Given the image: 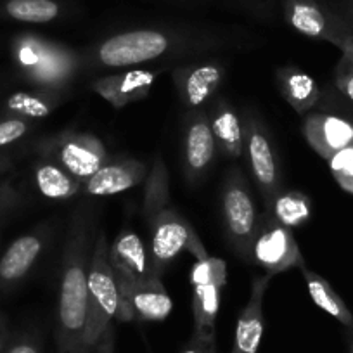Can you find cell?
<instances>
[{
	"mask_svg": "<svg viewBox=\"0 0 353 353\" xmlns=\"http://www.w3.org/2000/svg\"><path fill=\"white\" fill-rule=\"evenodd\" d=\"M110 263L118 288L139 283L154 276L149 263V253L139 234L123 230L110 246Z\"/></svg>",
	"mask_w": 353,
	"mask_h": 353,
	"instance_id": "16",
	"label": "cell"
},
{
	"mask_svg": "<svg viewBox=\"0 0 353 353\" xmlns=\"http://www.w3.org/2000/svg\"><path fill=\"white\" fill-rule=\"evenodd\" d=\"M114 341H117V338H114V327H113V324H111V325H108V329L104 331V334L101 336V339H99V343H97L94 353H114Z\"/></svg>",
	"mask_w": 353,
	"mask_h": 353,
	"instance_id": "35",
	"label": "cell"
},
{
	"mask_svg": "<svg viewBox=\"0 0 353 353\" xmlns=\"http://www.w3.org/2000/svg\"><path fill=\"white\" fill-rule=\"evenodd\" d=\"M50 237L52 230L47 223H42L9 244L0 256V293H11L30 276L42 258Z\"/></svg>",
	"mask_w": 353,
	"mask_h": 353,
	"instance_id": "11",
	"label": "cell"
},
{
	"mask_svg": "<svg viewBox=\"0 0 353 353\" xmlns=\"http://www.w3.org/2000/svg\"><path fill=\"white\" fill-rule=\"evenodd\" d=\"M327 165L339 188L353 194V144L346 145L345 149L331 156Z\"/></svg>",
	"mask_w": 353,
	"mask_h": 353,
	"instance_id": "29",
	"label": "cell"
},
{
	"mask_svg": "<svg viewBox=\"0 0 353 353\" xmlns=\"http://www.w3.org/2000/svg\"><path fill=\"white\" fill-rule=\"evenodd\" d=\"M300 270L305 277V283H307L312 301H314L319 308H322L325 314H329L331 317H334L336 321L341 322L343 325L353 327V314L350 312V308L346 307L343 298L336 293L334 288H332L324 277L319 276L317 272L308 270L307 265L300 267Z\"/></svg>",
	"mask_w": 353,
	"mask_h": 353,
	"instance_id": "25",
	"label": "cell"
},
{
	"mask_svg": "<svg viewBox=\"0 0 353 353\" xmlns=\"http://www.w3.org/2000/svg\"><path fill=\"white\" fill-rule=\"evenodd\" d=\"M243 135L244 156L248 159V166H250L256 189L260 191L265 210L269 208L274 198L284 189L279 161H277L269 134L260 120L248 114L243 123Z\"/></svg>",
	"mask_w": 353,
	"mask_h": 353,
	"instance_id": "10",
	"label": "cell"
},
{
	"mask_svg": "<svg viewBox=\"0 0 353 353\" xmlns=\"http://www.w3.org/2000/svg\"><path fill=\"white\" fill-rule=\"evenodd\" d=\"M148 173V165L139 159L108 161L81 185V192L87 196L120 194L144 182Z\"/></svg>",
	"mask_w": 353,
	"mask_h": 353,
	"instance_id": "19",
	"label": "cell"
},
{
	"mask_svg": "<svg viewBox=\"0 0 353 353\" xmlns=\"http://www.w3.org/2000/svg\"><path fill=\"white\" fill-rule=\"evenodd\" d=\"M110 246L106 232L96 236L88 261V307L81 353H94L108 325L118 321L121 310V294L110 263Z\"/></svg>",
	"mask_w": 353,
	"mask_h": 353,
	"instance_id": "3",
	"label": "cell"
},
{
	"mask_svg": "<svg viewBox=\"0 0 353 353\" xmlns=\"http://www.w3.org/2000/svg\"><path fill=\"white\" fill-rule=\"evenodd\" d=\"M61 4L57 0H6L2 12L19 23L46 25L61 16Z\"/></svg>",
	"mask_w": 353,
	"mask_h": 353,
	"instance_id": "27",
	"label": "cell"
},
{
	"mask_svg": "<svg viewBox=\"0 0 353 353\" xmlns=\"http://www.w3.org/2000/svg\"><path fill=\"white\" fill-rule=\"evenodd\" d=\"M222 219L230 250L243 261L251 263V244L256 232L260 212L256 208L250 184L239 166L227 172L222 184Z\"/></svg>",
	"mask_w": 353,
	"mask_h": 353,
	"instance_id": "5",
	"label": "cell"
},
{
	"mask_svg": "<svg viewBox=\"0 0 353 353\" xmlns=\"http://www.w3.org/2000/svg\"><path fill=\"white\" fill-rule=\"evenodd\" d=\"M21 201L23 196L18 185H16L14 176H2L0 179V219H6V215L18 208Z\"/></svg>",
	"mask_w": 353,
	"mask_h": 353,
	"instance_id": "31",
	"label": "cell"
},
{
	"mask_svg": "<svg viewBox=\"0 0 353 353\" xmlns=\"http://www.w3.org/2000/svg\"><path fill=\"white\" fill-rule=\"evenodd\" d=\"M96 220L90 208H77L61 254L57 294V353H81L88 307V261L96 243Z\"/></svg>",
	"mask_w": 353,
	"mask_h": 353,
	"instance_id": "1",
	"label": "cell"
},
{
	"mask_svg": "<svg viewBox=\"0 0 353 353\" xmlns=\"http://www.w3.org/2000/svg\"><path fill=\"white\" fill-rule=\"evenodd\" d=\"M283 9L286 23L300 35L329 42L338 49L353 40V26L341 11H334L321 0H284Z\"/></svg>",
	"mask_w": 353,
	"mask_h": 353,
	"instance_id": "9",
	"label": "cell"
},
{
	"mask_svg": "<svg viewBox=\"0 0 353 353\" xmlns=\"http://www.w3.org/2000/svg\"><path fill=\"white\" fill-rule=\"evenodd\" d=\"M303 135L308 145L327 161L336 152L353 144V121L338 114L310 113L305 117Z\"/></svg>",
	"mask_w": 353,
	"mask_h": 353,
	"instance_id": "18",
	"label": "cell"
},
{
	"mask_svg": "<svg viewBox=\"0 0 353 353\" xmlns=\"http://www.w3.org/2000/svg\"><path fill=\"white\" fill-rule=\"evenodd\" d=\"M339 50H341V56H345L346 59H350L353 63V40H348Z\"/></svg>",
	"mask_w": 353,
	"mask_h": 353,
	"instance_id": "39",
	"label": "cell"
},
{
	"mask_svg": "<svg viewBox=\"0 0 353 353\" xmlns=\"http://www.w3.org/2000/svg\"><path fill=\"white\" fill-rule=\"evenodd\" d=\"M352 353H353V346H352Z\"/></svg>",
	"mask_w": 353,
	"mask_h": 353,
	"instance_id": "41",
	"label": "cell"
},
{
	"mask_svg": "<svg viewBox=\"0 0 353 353\" xmlns=\"http://www.w3.org/2000/svg\"><path fill=\"white\" fill-rule=\"evenodd\" d=\"M267 212L272 213L283 225L288 229H296L307 223L314 215V205L312 199L305 192L294 191V189H283L274 198Z\"/></svg>",
	"mask_w": 353,
	"mask_h": 353,
	"instance_id": "26",
	"label": "cell"
},
{
	"mask_svg": "<svg viewBox=\"0 0 353 353\" xmlns=\"http://www.w3.org/2000/svg\"><path fill=\"white\" fill-rule=\"evenodd\" d=\"M11 52L21 77L37 88L64 92L80 71V56L73 49L33 33L16 37Z\"/></svg>",
	"mask_w": 353,
	"mask_h": 353,
	"instance_id": "2",
	"label": "cell"
},
{
	"mask_svg": "<svg viewBox=\"0 0 353 353\" xmlns=\"http://www.w3.org/2000/svg\"><path fill=\"white\" fill-rule=\"evenodd\" d=\"M11 332H9L8 321L2 314H0V353H4V350L8 348L9 341H11Z\"/></svg>",
	"mask_w": 353,
	"mask_h": 353,
	"instance_id": "36",
	"label": "cell"
},
{
	"mask_svg": "<svg viewBox=\"0 0 353 353\" xmlns=\"http://www.w3.org/2000/svg\"><path fill=\"white\" fill-rule=\"evenodd\" d=\"M336 87L343 96L353 101V63L345 56H341L336 66Z\"/></svg>",
	"mask_w": 353,
	"mask_h": 353,
	"instance_id": "32",
	"label": "cell"
},
{
	"mask_svg": "<svg viewBox=\"0 0 353 353\" xmlns=\"http://www.w3.org/2000/svg\"><path fill=\"white\" fill-rule=\"evenodd\" d=\"M173 81L182 104L188 111L203 110L215 99L225 77V68L220 63H201L173 70Z\"/></svg>",
	"mask_w": 353,
	"mask_h": 353,
	"instance_id": "14",
	"label": "cell"
},
{
	"mask_svg": "<svg viewBox=\"0 0 353 353\" xmlns=\"http://www.w3.org/2000/svg\"><path fill=\"white\" fill-rule=\"evenodd\" d=\"M4 353H42V348L35 336L19 334L11 338Z\"/></svg>",
	"mask_w": 353,
	"mask_h": 353,
	"instance_id": "33",
	"label": "cell"
},
{
	"mask_svg": "<svg viewBox=\"0 0 353 353\" xmlns=\"http://www.w3.org/2000/svg\"><path fill=\"white\" fill-rule=\"evenodd\" d=\"M156 78H158V71L127 70L97 78L92 83V90L101 99L110 103L114 110H123L128 104L139 103L149 97Z\"/></svg>",
	"mask_w": 353,
	"mask_h": 353,
	"instance_id": "15",
	"label": "cell"
},
{
	"mask_svg": "<svg viewBox=\"0 0 353 353\" xmlns=\"http://www.w3.org/2000/svg\"><path fill=\"white\" fill-rule=\"evenodd\" d=\"M121 310L118 322H161L173 310V301L163 284V277L151 276L120 288Z\"/></svg>",
	"mask_w": 353,
	"mask_h": 353,
	"instance_id": "12",
	"label": "cell"
},
{
	"mask_svg": "<svg viewBox=\"0 0 353 353\" xmlns=\"http://www.w3.org/2000/svg\"><path fill=\"white\" fill-rule=\"evenodd\" d=\"M274 276L265 274L253 279L250 298L241 308L230 353H258L263 336V298Z\"/></svg>",
	"mask_w": 353,
	"mask_h": 353,
	"instance_id": "17",
	"label": "cell"
},
{
	"mask_svg": "<svg viewBox=\"0 0 353 353\" xmlns=\"http://www.w3.org/2000/svg\"><path fill=\"white\" fill-rule=\"evenodd\" d=\"M191 286L199 284H227V263L223 258L206 256L203 260H196L189 272Z\"/></svg>",
	"mask_w": 353,
	"mask_h": 353,
	"instance_id": "28",
	"label": "cell"
},
{
	"mask_svg": "<svg viewBox=\"0 0 353 353\" xmlns=\"http://www.w3.org/2000/svg\"><path fill=\"white\" fill-rule=\"evenodd\" d=\"M172 39L159 30H130L103 40L90 57L101 68H128L165 56Z\"/></svg>",
	"mask_w": 353,
	"mask_h": 353,
	"instance_id": "8",
	"label": "cell"
},
{
	"mask_svg": "<svg viewBox=\"0 0 353 353\" xmlns=\"http://www.w3.org/2000/svg\"><path fill=\"white\" fill-rule=\"evenodd\" d=\"M223 284H199L192 286V315L194 332L199 338H216V317L222 303Z\"/></svg>",
	"mask_w": 353,
	"mask_h": 353,
	"instance_id": "24",
	"label": "cell"
},
{
	"mask_svg": "<svg viewBox=\"0 0 353 353\" xmlns=\"http://www.w3.org/2000/svg\"><path fill=\"white\" fill-rule=\"evenodd\" d=\"M181 353H216V338H199L192 334Z\"/></svg>",
	"mask_w": 353,
	"mask_h": 353,
	"instance_id": "34",
	"label": "cell"
},
{
	"mask_svg": "<svg viewBox=\"0 0 353 353\" xmlns=\"http://www.w3.org/2000/svg\"><path fill=\"white\" fill-rule=\"evenodd\" d=\"M276 80L284 101L296 111L305 114L317 106L321 88L314 77L293 66H283L276 71Z\"/></svg>",
	"mask_w": 353,
	"mask_h": 353,
	"instance_id": "22",
	"label": "cell"
},
{
	"mask_svg": "<svg viewBox=\"0 0 353 353\" xmlns=\"http://www.w3.org/2000/svg\"><path fill=\"white\" fill-rule=\"evenodd\" d=\"M341 14L345 16L346 21L353 26V0H345V4L341 8Z\"/></svg>",
	"mask_w": 353,
	"mask_h": 353,
	"instance_id": "38",
	"label": "cell"
},
{
	"mask_svg": "<svg viewBox=\"0 0 353 353\" xmlns=\"http://www.w3.org/2000/svg\"><path fill=\"white\" fill-rule=\"evenodd\" d=\"M2 222H4V219H0V230H2Z\"/></svg>",
	"mask_w": 353,
	"mask_h": 353,
	"instance_id": "40",
	"label": "cell"
},
{
	"mask_svg": "<svg viewBox=\"0 0 353 353\" xmlns=\"http://www.w3.org/2000/svg\"><path fill=\"white\" fill-rule=\"evenodd\" d=\"M144 222L151 232L148 253L154 276L163 277L166 267L184 251L196 260L210 256L194 227L173 208L172 203L144 216Z\"/></svg>",
	"mask_w": 353,
	"mask_h": 353,
	"instance_id": "4",
	"label": "cell"
},
{
	"mask_svg": "<svg viewBox=\"0 0 353 353\" xmlns=\"http://www.w3.org/2000/svg\"><path fill=\"white\" fill-rule=\"evenodd\" d=\"M63 99V90H49V88H37L30 92L19 90L6 99L2 117H19L30 121L43 120L61 106Z\"/></svg>",
	"mask_w": 353,
	"mask_h": 353,
	"instance_id": "21",
	"label": "cell"
},
{
	"mask_svg": "<svg viewBox=\"0 0 353 353\" xmlns=\"http://www.w3.org/2000/svg\"><path fill=\"white\" fill-rule=\"evenodd\" d=\"M206 113L220 151L229 158L239 159L244 154L243 123L232 104L223 97H215Z\"/></svg>",
	"mask_w": 353,
	"mask_h": 353,
	"instance_id": "20",
	"label": "cell"
},
{
	"mask_svg": "<svg viewBox=\"0 0 353 353\" xmlns=\"http://www.w3.org/2000/svg\"><path fill=\"white\" fill-rule=\"evenodd\" d=\"M14 166V158L9 152H0V179L8 175Z\"/></svg>",
	"mask_w": 353,
	"mask_h": 353,
	"instance_id": "37",
	"label": "cell"
},
{
	"mask_svg": "<svg viewBox=\"0 0 353 353\" xmlns=\"http://www.w3.org/2000/svg\"><path fill=\"white\" fill-rule=\"evenodd\" d=\"M251 263L258 265L270 276L303 267V254L291 229L263 210L258 219L256 232L251 244Z\"/></svg>",
	"mask_w": 353,
	"mask_h": 353,
	"instance_id": "7",
	"label": "cell"
},
{
	"mask_svg": "<svg viewBox=\"0 0 353 353\" xmlns=\"http://www.w3.org/2000/svg\"><path fill=\"white\" fill-rule=\"evenodd\" d=\"M215 135L205 110L189 111L184 123V170L189 181H198L212 168L216 156Z\"/></svg>",
	"mask_w": 353,
	"mask_h": 353,
	"instance_id": "13",
	"label": "cell"
},
{
	"mask_svg": "<svg viewBox=\"0 0 353 353\" xmlns=\"http://www.w3.org/2000/svg\"><path fill=\"white\" fill-rule=\"evenodd\" d=\"M42 158L52 159L81 184L90 179L104 163H108V149L97 135L87 132L68 130L40 142Z\"/></svg>",
	"mask_w": 353,
	"mask_h": 353,
	"instance_id": "6",
	"label": "cell"
},
{
	"mask_svg": "<svg viewBox=\"0 0 353 353\" xmlns=\"http://www.w3.org/2000/svg\"><path fill=\"white\" fill-rule=\"evenodd\" d=\"M32 130V121L19 117L0 118V149L9 148L21 141Z\"/></svg>",
	"mask_w": 353,
	"mask_h": 353,
	"instance_id": "30",
	"label": "cell"
},
{
	"mask_svg": "<svg viewBox=\"0 0 353 353\" xmlns=\"http://www.w3.org/2000/svg\"><path fill=\"white\" fill-rule=\"evenodd\" d=\"M33 181L40 194L46 196L47 199H56V201L73 198L78 192H81V185H83L63 166L42 156L33 165Z\"/></svg>",
	"mask_w": 353,
	"mask_h": 353,
	"instance_id": "23",
	"label": "cell"
}]
</instances>
